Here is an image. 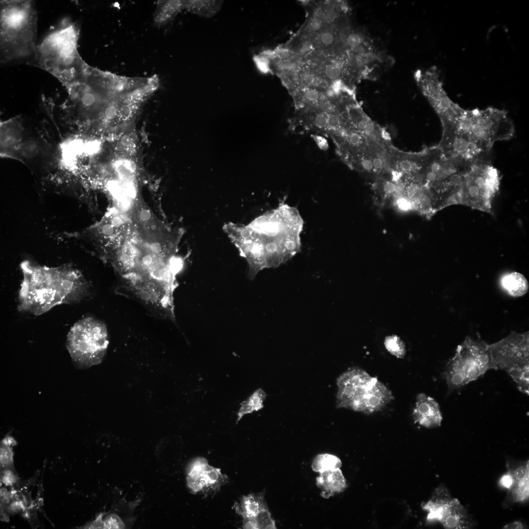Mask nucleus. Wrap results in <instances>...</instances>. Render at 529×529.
I'll return each mask as SVG.
<instances>
[{
  "label": "nucleus",
  "instance_id": "1",
  "mask_svg": "<svg viewBox=\"0 0 529 529\" xmlns=\"http://www.w3.org/2000/svg\"><path fill=\"white\" fill-rule=\"evenodd\" d=\"M24 278L18 294V310L38 315L62 304L80 302L91 286L81 273L69 266L49 268L29 262L22 264Z\"/></svg>",
  "mask_w": 529,
  "mask_h": 529
},
{
  "label": "nucleus",
  "instance_id": "2",
  "mask_svg": "<svg viewBox=\"0 0 529 529\" xmlns=\"http://www.w3.org/2000/svg\"><path fill=\"white\" fill-rule=\"evenodd\" d=\"M80 25L64 20L38 44L34 66L52 74L69 89L82 82L90 65L80 55Z\"/></svg>",
  "mask_w": 529,
  "mask_h": 529
},
{
  "label": "nucleus",
  "instance_id": "3",
  "mask_svg": "<svg viewBox=\"0 0 529 529\" xmlns=\"http://www.w3.org/2000/svg\"><path fill=\"white\" fill-rule=\"evenodd\" d=\"M2 64L34 65L38 43L37 13L32 0H0Z\"/></svg>",
  "mask_w": 529,
  "mask_h": 529
},
{
  "label": "nucleus",
  "instance_id": "4",
  "mask_svg": "<svg viewBox=\"0 0 529 529\" xmlns=\"http://www.w3.org/2000/svg\"><path fill=\"white\" fill-rule=\"evenodd\" d=\"M514 134V125L504 110L492 107L463 109L451 142L456 139L477 154L488 156L495 142L511 139Z\"/></svg>",
  "mask_w": 529,
  "mask_h": 529
},
{
  "label": "nucleus",
  "instance_id": "5",
  "mask_svg": "<svg viewBox=\"0 0 529 529\" xmlns=\"http://www.w3.org/2000/svg\"><path fill=\"white\" fill-rule=\"evenodd\" d=\"M109 343L106 325L92 316L83 317L70 329L67 348L76 367L89 368L101 362Z\"/></svg>",
  "mask_w": 529,
  "mask_h": 529
},
{
  "label": "nucleus",
  "instance_id": "6",
  "mask_svg": "<svg viewBox=\"0 0 529 529\" xmlns=\"http://www.w3.org/2000/svg\"><path fill=\"white\" fill-rule=\"evenodd\" d=\"M174 287L150 275L130 274L120 279L117 289L138 302L154 316L174 321Z\"/></svg>",
  "mask_w": 529,
  "mask_h": 529
},
{
  "label": "nucleus",
  "instance_id": "7",
  "mask_svg": "<svg viewBox=\"0 0 529 529\" xmlns=\"http://www.w3.org/2000/svg\"><path fill=\"white\" fill-rule=\"evenodd\" d=\"M491 369L488 344L466 338L445 367L443 375L448 394L477 380Z\"/></svg>",
  "mask_w": 529,
  "mask_h": 529
},
{
  "label": "nucleus",
  "instance_id": "8",
  "mask_svg": "<svg viewBox=\"0 0 529 529\" xmlns=\"http://www.w3.org/2000/svg\"><path fill=\"white\" fill-rule=\"evenodd\" d=\"M500 182V173L489 160L474 163L465 174L460 204L490 212Z\"/></svg>",
  "mask_w": 529,
  "mask_h": 529
},
{
  "label": "nucleus",
  "instance_id": "9",
  "mask_svg": "<svg viewBox=\"0 0 529 529\" xmlns=\"http://www.w3.org/2000/svg\"><path fill=\"white\" fill-rule=\"evenodd\" d=\"M421 505L428 513V521H437L445 529H468L477 525L476 520L443 484L436 487L429 500Z\"/></svg>",
  "mask_w": 529,
  "mask_h": 529
},
{
  "label": "nucleus",
  "instance_id": "10",
  "mask_svg": "<svg viewBox=\"0 0 529 529\" xmlns=\"http://www.w3.org/2000/svg\"><path fill=\"white\" fill-rule=\"evenodd\" d=\"M492 368L507 370L529 362V334L512 333L500 341L488 345Z\"/></svg>",
  "mask_w": 529,
  "mask_h": 529
},
{
  "label": "nucleus",
  "instance_id": "11",
  "mask_svg": "<svg viewBox=\"0 0 529 529\" xmlns=\"http://www.w3.org/2000/svg\"><path fill=\"white\" fill-rule=\"evenodd\" d=\"M228 482L227 476L220 469L210 466L204 457L195 458L187 468V483L193 493L214 494Z\"/></svg>",
  "mask_w": 529,
  "mask_h": 529
},
{
  "label": "nucleus",
  "instance_id": "12",
  "mask_svg": "<svg viewBox=\"0 0 529 529\" xmlns=\"http://www.w3.org/2000/svg\"><path fill=\"white\" fill-rule=\"evenodd\" d=\"M234 508L242 518L243 529H276L263 492L243 496L240 502L234 505Z\"/></svg>",
  "mask_w": 529,
  "mask_h": 529
},
{
  "label": "nucleus",
  "instance_id": "13",
  "mask_svg": "<svg viewBox=\"0 0 529 529\" xmlns=\"http://www.w3.org/2000/svg\"><path fill=\"white\" fill-rule=\"evenodd\" d=\"M375 377L358 367L350 368L337 380V407L351 409L355 400L372 382Z\"/></svg>",
  "mask_w": 529,
  "mask_h": 529
},
{
  "label": "nucleus",
  "instance_id": "14",
  "mask_svg": "<svg viewBox=\"0 0 529 529\" xmlns=\"http://www.w3.org/2000/svg\"><path fill=\"white\" fill-rule=\"evenodd\" d=\"M506 467L512 481L502 503L504 509L515 503L524 502L529 497V460L508 459Z\"/></svg>",
  "mask_w": 529,
  "mask_h": 529
},
{
  "label": "nucleus",
  "instance_id": "15",
  "mask_svg": "<svg viewBox=\"0 0 529 529\" xmlns=\"http://www.w3.org/2000/svg\"><path fill=\"white\" fill-rule=\"evenodd\" d=\"M393 399L390 390L375 378L355 400L350 409L370 414L382 410Z\"/></svg>",
  "mask_w": 529,
  "mask_h": 529
},
{
  "label": "nucleus",
  "instance_id": "16",
  "mask_svg": "<svg viewBox=\"0 0 529 529\" xmlns=\"http://www.w3.org/2000/svg\"><path fill=\"white\" fill-rule=\"evenodd\" d=\"M415 423L427 428L440 426L442 416L438 404L433 398L423 393L418 394L412 411Z\"/></svg>",
  "mask_w": 529,
  "mask_h": 529
},
{
  "label": "nucleus",
  "instance_id": "17",
  "mask_svg": "<svg viewBox=\"0 0 529 529\" xmlns=\"http://www.w3.org/2000/svg\"><path fill=\"white\" fill-rule=\"evenodd\" d=\"M316 482L321 489V496L326 499L343 492L347 486L345 479L340 468L320 473L316 479Z\"/></svg>",
  "mask_w": 529,
  "mask_h": 529
},
{
  "label": "nucleus",
  "instance_id": "18",
  "mask_svg": "<svg viewBox=\"0 0 529 529\" xmlns=\"http://www.w3.org/2000/svg\"><path fill=\"white\" fill-rule=\"evenodd\" d=\"M153 15L154 24L161 27L171 21L183 9L184 0H157Z\"/></svg>",
  "mask_w": 529,
  "mask_h": 529
},
{
  "label": "nucleus",
  "instance_id": "19",
  "mask_svg": "<svg viewBox=\"0 0 529 529\" xmlns=\"http://www.w3.org/2000/svg\"><path fill=\"white\" fill-rule=\"evenodd\" d=\"M223 1L215 0H184V9L204 18H210L221 9Z\"/></svg>",
  "mask_w": 529,
  "mask_h": 529
},
{
  "label": "nucleus",
  "instance_id": "20",
  "mask_svg": "<svg viewBox=\"0 0 529 529\" xmlns=\"http://www.w3.org/2000/svg\"><path fill=\"white\" fill-rule=\"evenodd\" d=\"M501 284L508 294L514 297L524 295L529 289V284L526 278L522 274L516 272L504 275L501 280Z\"/></svg>",
  "mask_w": 529,
  "mask_h": 529
},
{
  "label": "nucleus",
  "instance_id": "21",
  "mask_svg": "<svg viewBox=\"0 0 529 529\" xmlns=\"http://www.w3.org/2000/svg\"><path fill=\"white\" fill-rule=\"evenodd\" d=\"M266 396V392L263 389L258 388L242 401L237 412V422H239L245 415L262 409Z\"/></svg>",
  "mask_w": 529,
  "mask_h": 529
},
{
  "label": "nucleus",
  "instance_id": "22",
  "mask_svg": "<svg viewBox=\"0 0 529 529\" xmlns=\"http://www.w3.org/2000/svg\"><path fill=\"white\" fill-rule=\"evenodd\" d=\"M326 27L321 16L320 6L318 5L310 14L300 33L312 40Z\"/></svg>",
  "mask_w": 529,
  "mask_h": 529
},
{
  "label": "nucleus",
  "instance_id": "23",
  "mask_svg": "<svg viewBox=\"0 0 529 529\" xmlns=\"http://www.w3.org/2000/svg\"><path fill=\"white\" fill-rule=\"evenodd\" d=\"M505 371L516 384L519 390L529 395V362L515 366Z\"/></svg>",
  "mask_w": 529,
  "mask_h": 529
},
{
  "label": "nucleus",
  "instance_id": "24",
  "mask_svg": "<svg viewBox=\"0 0 529 529\" xmlns=\"http://www.w3.org/2000/svg\"><path fill=\"white\" fill-rule=\"evenodd\" d=\"M342 462L337 456L328 454L317 455L313 459L312 468L314 472L319 473L329 470L340 468Z\"/></svg>",
  "mask_w": 529,
  "mask_h": 529
},
{
  "label": "nucleus",
  "instance_id": "25",
  "mask_svg": "<svg viewBox=\"0 0 529 529\" xmlns=\"http://www.w3.org/2000/svg\"><path fill=\"white\" fill-rule=\"evenodd\" d=\"M384 344L386 350L398 358H403L406 354L404 341L397 336L392 335L385 338Z\"/></svg>",
  "mask_w": 529,
  "mask_h": 529
},
{
  "label": "nucleus",
  "instance_id": "26",
  "mask_svg": "<svg viewBox=\"0 0 529 529\" xmlns=\"http://www.w3.org/2000/svg\"><path fill=\"white\" fill-rule=\"evenodd\" d=\"M102 527L103 529H120L123 528L124 526L116 516L110 515L102 521Z\"/></svg>",
  "mask_w": 529,
  "mask_h": 529
},
{
  "label": "nucleus",
  "instance_id": "27",
  "mask_svg": "<svg viewBox=\"0 0 529 529\" xmlns=\"http://www.w3.org/2000/svg\"><path fill=\"white\" fill-rule=\"evenodd\" d=\"M8 446L2 443L0 448V463L2 465L9 464L12 461L13 454Z\"/></svg>",
  "mask_w": 529,
  "mask_h": 529
},
{
  "label": "nucleus",
  "instance_id": "28",
  "mask_svg": "<svg viewBox=\"0 0 529 529\" xmlns=\"http://www.w3.org/2000/svg\"><path fill=\"white\" fill-rule=\"evenodd\" d=\"M312 136L317 146L320 149L326 150L328 148V141L324 137L318 135H313Z\"/></svg>",
  "mask_w": 529,
  "mask_h": 529
},
{
  "label": "nucleus",
  "instance_id": "29",
  "mask_svg": "<svg viewBox=\"0 0 529 529\" xmlns=\"http://www.w3.org/2000/svg\"><path fill=\"white\" fill-rule=\"evenodd\" d=\"M512 478L510 474L506 472L501 477L499 483L502 487L508 489L511 484Z\"/></svg>",
  "mask_w": 529,
  "mask_h": 529
},
{
  "label": "nucleus",
  "instance_id": "30",
  "mask_svg": "<svg viewBox=\"0 0 529 529\" xmlns=\"http://www.w3.org/2000/svg\"><path fill=\"white\" fill-rule=\"evenodd\" d=\"M2 481L7 485H11L15 481L16 478L12 472L7 470L4 472Z\"/></svg>",
  "mask_w": 529,
  "mask_h": 529
},
{
  "label": "nucleus",
  "instance_id": "31",
  "mask_svg": "<svg viewBox=\"0 0 529 529\" xmlns=\"http://www.w3.org/2000/svg\"><path fill=\"white\" fill-rule=\"evenodd\" d=\"M384 191L386 194H391L397 191V185L391 182H386L384 185Z\"/></svg>",
  "mask_w": 529,
  "mask_h": 529
},
{
  "label": "nucleus",
  "instance_id": "32",
  "mask_svg": "<svg viewBox=\"0 0 529 529\" xmlns=\"http://www.w3.org/2000/svg\"><path fill=\"white\" fill-rule=\"evenodd\" d=\"M398 206L399 208L404 211L409 210L412 207V204L409 199H405L404 198L399 200Z\"/></svg>",
  "mask_w": 529,
  "mask_h": 529
},
{
  "label": "nucleus",
  "instance_id": "33",
  "mask_svg": "<svg viewBox=\"0 0 529 529\" xmlns=\"http://www.w3.org/2000/svg\"><path fill=\"white\" fill-rule=\"evenodd\" d=\"M525 527V526L524 524V523H523L522 522L519 521H514V522L507 524L506 525H505L504 527L503 528L504 529H521L526 528Z\"/></svg>",
  "mask_w": 529,
  "mask_h": 529
}]
</instances>
